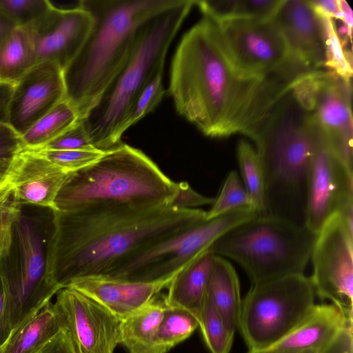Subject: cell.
I'll return each instance as SVG.
<instances>
[{"label":"cell","mask_w":353,"mask_h":353,"mask_svg":"<svg viewBox=\"0 0 353 353\" xmlns=\"http://www.w3.org/2000/svg\"><path fill=\"white\" fill-rule=\"evenodd\" d=\"M294 70L247 74L232 61L216 23L203 15L182 37L173 57L169 93L176 112L214 138L251 139L278 103L306 74Z\"/></svg>","instance_id":"obj_1"},{"label":"cell","mask_w":353,"mask_h":353,"mask_svg":"<svg viewBox=\"0 0 353 353\" xmlns=\"http://www.w3.org/2000/svg\"><path fill=\"white\" fill-rule=\"evenodd\" d=\"M52 212L47 265L60 290L73 279L107 276L142 249L206 220L207 211L167 206H97Z\"/></svg>","instance_id":"obj_2"},{"label":"cell","mask_w":353,"mask_h":353,"mask_svg":"<svg viewBox=\"0 0 353 353\" xmlns=\"http://www.w3.org/2000/svg\"><path fill=\"white\" fill-rule=\"evenodd\" d=\"M178 0H81L92 19L81 48L63 70L65 99L80 119L131 56L147 23Z\"/></svg>","instance_id":"obj_3"},{"label":"cell","mask_w":353,"mask_h":353,"mask_svg":"<svg viewBox=\"0 0 353 353\" xmlns=\"http://www.w3.org/2000/svg\"><path fill=\"white\" fill-rule=\"evenodd\" d=\"M195 2L178 0L147 23L126 63L80 119L94 148L107 151L121 143L139 95L163 72L171 43Z\"/></svg>","instance_id":"obj_4"},{"label":"cell","mask_w":353,"mask_h":353,"mask_svg":"<svg viewBox=\"0 0 353 353\" xmlns=\"http://www.w3.org/2000/svg\"><path fill=\"white\" fill-rule=\"evenodd\" d=\"M177 186L142 151L121 142L71 172L55 203L57 211L97 206L149 210L170 206Z\"/></svg>","instance_id":"obj_5"},{"label":"cell","mask_w":353,"mask_h":353,"mask_svg":"<svg viewBox=\"0 0 353 353\" xmlns=\"http://www.w3.org/2000/svg\"><path fill=\"white\" fill-rule=\"evenodd\" d=\"M316 236L304 224L261 214L228 232L210 250L237 263L253 284L303 274Z\"/></svg>","instance_id":"obj_6"},{"label":"cell","mask_w":353,"mask_h":353,"mask_svg":"<svg viewBox=\"0 0 353 353\" xmlns=\"http://www.w3.org/2000/svg\"><path fill=\"white\" fill-rule=\"evenodd\" d=\"M250 139L264 172V213L279 194L283 198L284 194L295 198L303 191L306 194L313 135L307 113L292 91L278 103Z\"/></svg>","instance_id":"obj_7"},{"label":"cell","mask_w":353,"mask_h":353,"mask_svg":"<svg viewBox=\"0 0 353 353\" xmlns=\"http://www.w3.org/2000/svg\"><path fill=\"white\" fill-rule=\"evenodd\" d=\"M50 232L21 209L13 225L10 248L0 258V277L12 333L50 302L60 290L48 272Z\"/></svg>","instance_id":"obj_8"},{"label":"cell","mask_w":353,"mask_h":353,"mask_svg":"<svg viewBox=\"0 0 353 353\" xmlns=\"http://www.w3.org/2000/svg\"><path fill=\"white\" fill-rule=\"evenodd\" d=\"M314 296L304 274L252 284L242 300L239 325L249 351L266 350L287 336L314 306Z\"/></svg>","instance_id":"obj_9"},{"label":"cell","mask_w":353,"mask_h":353,"mask_svg":"<svg viewBox=\"0 0 353 353\" xmlns=\"http://www.w3.org/2000/svg\"><path fill=\"white\" fill-rule=\"evenodd\" d=\"M259 215L246 206L205 220L142 249L107 276L132 281L174 276L228 232Z\"/></svg>","instance_id":"obj_10"},{"label":"cell","mask_w":353,"mask_h":353,"mask_svg":"<svg viewBox=\"0 0 353 353\" xmlns=\"http://www.w3.org/2000/svg\"><path fill=\"white\" fill-rule=\"evenodd\" d=\"M292 94L336 153L352 170L351 78L327 69L312 71L296 81Z\"/></svg>","instance_id":"obj_11"},{"label":"cell","mask_w":353,"mask_h":353,"mask_svg":"<svg viewBox=\"0 0 353 353\" xmlns=\"http://www.w3.org/2000/svg\"><path fill=\"white\" fill-rule=\"evenodd\" d=\"M214 21L232 61L244 73L266 77L294 70L310 69L293 57L285 36L273 17Z\"/></svg>","instance_id":"obj_12"},{"label":"cell","mask_w":353,"mask_h":353,"mask_svg":"<svg viewBox=\"0 0 353 353\" xmlns=\"http://www.w3.org/2000/svg\"><path fill=\"white\" fill-rule=\"evenodd\" d=\"M310 258L315 294L331 301L353 323V234L339 213L317 234Z\"/></svg>","instance_id":"obj_13"},{"label":"cell","mask_w":353,"mask_h":353,"mask_svg":"<svg viewBox=\"0 0 353 353\" xmlns=\"http://www.w3.org/2000/svg\"><path fill=\"white\" fill-rule=\"evenodd\" d=\"M308 120L313 135L309 168L304 225L317 234L334 214L353 203V170L334 150L325 137Z\"/></svg>","instance_id":"obj_14"},{"label":"cell","mask_w":353,"mask_h":353,"mask_svg":"<svg viewBox=\"0 0 353 353\" xmlns=\"http://www.w3.org/2000/svg\"><path fill=\"white\" fill-rule=\"evenodd\" d=\"M54 306L77 353H114L119 344L121 319L70 288L59 290Z\"/></svg>","instance_id":"obj_15"},{"label":"cell","mask_w":353,"mask_h":353,"mask_svg":"<svg viewBox=\"0 0 353 353\" xmlns=\"http://www.w3.org/2000/svg\"><path fill=\"white\" fill-rule=\"evenodd\" d=\"M92 24L89 13L79 7L50 9L26 28L37 63L49 61L62 70L77 54Z\"/></svg>","instance_id":"obj_16"},{"label":"cell","mask_w":353,"mask_h":353,"mask_svg":"<svg viewBox=\"0 0 353 353\" xmlns=\"http://www.w3.org/2000/svg\"><path fill=\"white\" fill-rule=\"evenodd\" d=\"M65 97L63 70L52 62L39 63L14 83L8 125L21 136Z\"/></svg>","instance_id":"obj_17"},{"label":"cell","mask_w":353,"mask_h":353,"mask_svg":"<svg viewBox=\"0 0 353 353\" xmlns=\"http://www.w3.org/2000/svg\"><path fill=\"white\" fill-rule=\"evenodd\" d=\"M273 19L296 60L312 70L327 69L332 19L321 17L303 0H282Z\"/></svg>","instance_id":"obj_18"},{"label":"cell","mask_w":353,"mask_h":353,"mask_svg":"<svg viewBox=\"0 0 353 353\" xmlns=\"http://www.w3.org/2000/svg\"><path fill=\"white\" fill-rule=\"evenodd\" d=\"M71 172H67L32 149L24 148L6 175L12 198L18 204L57 211L56 199Z\"/></svg>","instance_id":"obj_19"},{"label":"cell","mask_w":353,"mask_h":353,"mask_svg":"<svg viewBox=\"0 0 353 353\" xmlns=\"http://www.w3.org/2000/svg\"><path fill=\"white\" fill-rule=\"evenodd\" d=\"M174 276L152 281H132L104 275L86 276L72 280L65 288L88 296L122 319L149 303L168 286Z\"/></svg>","instance_id":"obj_20"},{"label":"cell","mask_w":353,"mask_h":353,"mask_svg":"<svg viewBox=\"0 0 353 353\" xmlns=\"http://www.w3.org/2000/svg\"><path fill=\"white\" fill-rule=\"evenodd\" d=\"M348 326H353V323L334 304H314L287 336L266 350L321 353Z\"/></svg>","instance_id":"obj_21"},{"label":"cell","mask_w":353,"mask_h":353,"mask_svg":"<svg viewBox=\"0 0 353 353\" xmlns=\"http://www.w3.org/2000/svg\"><path fill=\"white\" fill-rule=\"evenodd\" d=\"M214 257L209 249L176 273L167 287V294L163 295L166 306L184 310L199 322Z\"/></svg>","instance_id":"obj_22"},{"label":"cell","mask_w":353,"mask_h":353,"mask_svg":"<svg viewBox=\"0 0 353 353\" xmlns=\"http://www.w3.org/2000/svg\"><path fill=\"white\" fill-rule=\"evenodd\" d=\"M205 297L216 307L228 330L234 335L239 329L242 299L238 275L225 258L215 254Z\"/></svg>","instance_id":"obj_23"},{"label":"cell","mask_w":353,"mask_h":353,"mask_svg":"<svg viewBox=\"0 0 353 353\" xmlns=\"http://www.w3.org/2000/svg\"><path fill=\"white\" fill-rule=\"evenodd\" d=\"M159 294L135 312L121 319L119 344L128 353H158L157 332L166 307L163 296Z\"/></svg>","instance_id":"obj_24"},{"label":"cell","mask_w":353,"mask_h":353,"mask_svg":"<svg viewBox=\"0 0 353 353\" xmlns=\"http://www.w3.org/2000/svg\"><path fill=\"white\" fill-rule=\"evenodd\" d=\"M63 328L50 301L11 334L0 347V353H36Z\"/></svg>","instance_id":"obj_25"},{"label":"cell","mask_w":353,"mask_h":353,"mask_svg":"<svg viewBox=\"0 0 353 353\" xmlns=\"http://www.w3.org/2000/svg\"><path fill=\"white\" fill-rule=\"evenodd\" d=\"M37 64L25 27H17L0 45V81L14 84Z\"/></svg>","instance_id":"obj_26"},{"label":"cell","mask_w":353,"mask_h":353,"mask_svg":"<svg viewBox=\"0 0 353 353\" xmlns=\"http://www.w3.org/2000/svg\"><path fill=\"white\" fill-rule=\"evenodd\" d=\"M79 120L76 110L65 99L21 136L24 147L29 149L42 148Z\"/></svg>","instance_id":"obj_27"},{"label":"cell","mask_w":353,"mask_h":353,"mask_svg":"<svg viewBox=\"0 0 353 353\" xmlns=\"http://www.w3.org/2000/svg\"><path fill=\"white\" fill-rule=\"evenodd\" d=\"M282 0L197 1L203 15L214 21L228 19L272 18Z\"/></svg>","instance_id":"obj_28"},{"label":"cell","mask_w":353,"mask_h":353,"mask_svg":"<svg viewBox=\"0 0 353 353\" xmlns=\"http://www.w3.org/2000/svg\"><path fill=\"white\" fill-rule=\"evenodd\" d=\"M237 159L252 207L260 214L265 211V183L260 157L256 148L247 140L241 139L237 145Z\"/></svg>","instance_id":"obj_29"},{"label":"cell","mask_w":353,"mask_h":353,"mask_svg":"<svg viewBox=\"0 0 353 353\" xmlns=\"http://www.w3.org/2000/svg\"><path fill=\"white\" fill-rule=\"evenodd\" d=\"M198 327V321L188 312L166 306L157 332L158 353H167L189 338Z\"/></svg>","instance_id":"obj_30"},{"label":"cell","mask_w":353,"mask_h":353,"mask_svg":"<svg viewBox=\"0 0 353 353\" xmlns=\"http://www.w3.org/2000/svg\"><path fill=\"white\" fill-rule=\"evenodd\" d=\"M204 341L211 353H229L234 334L228 330L213 304L205 297L199 319Z\"/></svg>","instance_id":"obj_31"},{"label":"cell","mask_w":353,"mask_h":353,"mask_svg":"<svg viewBox=\"0 0 353 353\" xmlns=\"http://www.w3.org/2000/svg\"><path fill=\"white\" fill-rule=\"evenodd\" d=\"M252 206L250 197L242 185L238 174L230 172L227 176L219 196L207 211L206 220L220 216L230 210Z\"/></svg>","instance_id":"obj_32"},{"label":"cell","mask_w":353,"mask_h":353,"mask_svg":"<svg viewBox=\"0 0 353 353\" xmlns=\"http://www.w3.org/2000/svg\"><path fill=\"white\" fill-rule=\"evenodd\" d=\"M32 150L67 172H74L90 165L100 159L105 152L95 148L65 150Z\"/></svg>","instance_id":"obj_33"},{"label":"cell","mask_w":353,"mask_h":353,"mask_svg":"<svg viewBox=\"0 0 353 353\" xmlns=\"http://www.w3.org/2000/svg\"><path fill=\"white\" fill-rule=\"evenodd\" d=\"M50 9L48 0H0V11L17 27H25Z\"/></svg>","instance_id":"obj_34"},{"label":"cell","mask_w":353,"mask_h":353,"mask_svg":"<svg viewBox=\"0 0 353 353\" xmlns=\"http://www.w3.org/2000/svg\"><path fill=\"white\" fill-rule=\"evenodd\" d=\"M163 73L157 74L139 95L130 116V127L151 112L163 99L165 94Z\"/></svg>","instance_id":"obj_35"},{"label":"cell","mask_w":353,"mask_h":353,"mask_svg":"<svg viewBox=\"0 0 353 353\" xmlns=\"http://www.w3.org/2000/svg\"><path fill=\"white\" fill-rule=\"evenodd\" d=\"M22 209L12 198L9 188L0 196V258L10 246L14 223Z\"/></svg>","instance_id":"obj_36"},{"label":"cell","mask_w":353,"mask_h":353,"mask_svg":"<svg viewBox=\"0 0 353 353\" xmlns=\"http://www.w3.org/2000/svg\"><path fill=\"white\" fill-rule=\"evenodd\" d=\"M21 137L8 124H0V176H6L24 148Z\"/></svg>","instance_id":"obj_37"},{"label":"cell","mask_w":353,"mask_h":353,"mask_svg":"<svg viewBox=\"0 0 353 353\" xmlns=\"http://www.w3.org/2000/svg\"><path fill=\"white\" fill-rule=\"evenodd\" d=\"M91 148H94L92 145L79 120L61 135L38 149L65 150Z\"/></svg>","instance_id":"obj_38"},{"label":"cell","mask_w":353,"mask_h":353,"mask_svg":"<svg viewBox=\"0 0 353 353\" xmlns=\"http://www.w3.org/2000/svg\"><path fill=\"white\" fill-rule=\"evenodd\" d=\"M213 198L206 197L192 189L188 182L178 183L176 192L170 206L181 210L195 209L196 207L212 204Z\"/></svg>","instance_id":"obj_39"},{"label":"cell","mask_w":353,"mask_h":353,"mask_svg":"<svg viewBox=\"0 0 353 353\" xmlns=\"http://www.w3.org/2000/svg\"><path fill=\"white\" fill-rule=\"evenodd\" d=\"M36 353H77L71 338L65 328Z\"/></svg>","instance_id":"obj_40"},{"label":"cell","mask_w":353,"mask_h":353,"mask_svg":"<svg viewBox=\"0 0 353 353\" xmlns=\"http://www.w3.org/2000/svg\"><path fill=\"white\" fill-rule=\"evenodd\" d=\"M353 326L345 327L321 353H353Z\"/></svg>","instance_id":"obj_41"},{"label":"cell","mask_w":353,"mask_h":353,"mask_svg":"<svg viewBox=\"0 0 353 353\" xmlns=\"http://www.w3.org/2000/svg\"><path fill=\"white\" fill-rule=\"evenodd\" d=\"M314 11L321 17L327 19H341L338 0L308 1Z\"/></svg>","instance_id":"obj_42"},{"label":"cell","mask_w":353,"mask_h":353,"mask_svg":"<svg viewBox=\"0 0 353 353\" xmlns=\"http://www.w3.org/2000/svg\"><path fill=\"white\" fill-rule=\"evenodd\" d=\"M11 333L8 321L6 294L0 277V347L8 339Z\"/></svg>","instance_id":"obj_43"},{"label":"cell","mask_w":353,"mask_h":353,"mask_svg":"<svg viewBox=\"0 0 353 353\" xmlns=\"http://www.w3.org/2000/svg\"><path fill=\"white\" fill-rule=\"evenodd\" d=\"M13 85L0 81V124H8V107Z\"/></svg>","instance_id":"obj_44"},{"label":"cell","mask_w":353,"mask_h":353,"mask_svg":"<svg viewBox=\"0 0 353 353\" xmlns=\"http://www.w3.org/2000/svg\"><path fill=\"white\" fill-rule=\"evenodd\" d=\"M17 28L15 23L0 11V45Z\"/></svg>","instance_id":"obj_45"},{"label":"cell","mask_w":353,"mask_h":353,"mask_svg":"<svg viewBox=\"0 0 353 353\" xmlns=\"http://www.w3.org/2000/svg\"><path fill=\"white\" fill-rule=\"evenodd\" d=\"M338 4L340 10L341 20L348 28L352 34V11L348 3L344 0H338Z\"/></svg>","instance_id":"obj_46"},{"label":"cell","mask_w":353,"mask_h":353,"mask_svg":"<svg viewBox=\"0 0 353 353\" xmlns=\"http://www.w3.org/2000/svg\"><path fill=\"white\" fill-rule=\"evenodd\" d=\"M248 353H318L312 350H305L301 352H278L271 350H264L261 351H249Z\"/></svg>","instance_id":"obj_47"},{"label":"cell","mask_w":353,"mask_h":353,"mask_svg":"<svg viewBox=\"0 0 353 353\" xmlns=\"http://www.w3.org/2000/svg\"><path fill=\"white\" fill-rule=\"evenodd\" d=\"M6 176H0V192L8 187Z\"/></svg>","instance_id":"obj_48"},{"label":"cell","mask_w":353,"mask_h":353,"mask_svg":"<svg viewBox=\"0 0 353 353\" xmlns=\"http://www.w3.org/2000/svg\"><path fill=\"white\" fill-rule=\"evenodd\" d=\"M8 188H9V186H8L7 188H6L4 190L1 191V192H0V196H1L3 192H5L8 189Z\"/></svg>","instance_id":"obj_49"}]
</instances>
